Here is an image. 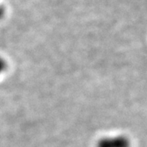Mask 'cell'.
Wrapping results in <instances>:
<instances>
[{"mask_svg":"<svg viewBox=\"0 0 147 147\" xmlns=\"http://www.w3.org/2000/svg\"><path fill=\"white\" fill-rule=\"evenodd\" d=\"M97 147H130V141L124 136L107 138L101 140Z\"/></svg>","mask_w":147,"mask_h":147,"instance_id":"cell-1","label":"cell"},{"mask_svg":"<svg viewBox=\"0 0 147 147\" xmlns=\"http://www.w3.org/2000/svg\"><path fill=\"white\" fill-rule=\"evenodd\" d=\"M7 68V63L3 59L0 58V74L4 72Z\"/></svg>","mask_w":147,"mask_h":147,"instance_id":"cell-2","label":"cell"},{"mask_svg":"<svg viewBox=\"0 0 147 147\" xmlns=\"http://www.w3.org/2000/svg\"><path fill=\"white\" fill-rule=\"evenodd\" d=\"M3 14H4V11H3V9L2 8H0V19L2 18L3 16Z\"/></svg>","mask_w":147,"mask_h":147,"instance_id":"cell-3","label":"cell"}]
</instances>
